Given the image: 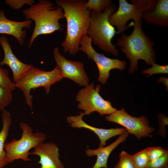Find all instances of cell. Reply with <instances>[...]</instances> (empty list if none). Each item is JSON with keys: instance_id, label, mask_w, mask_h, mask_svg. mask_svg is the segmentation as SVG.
Masks as SVG:
<instances>
[{"instance_id": "e0dca14e", "label": "cell", "mask_w": 168, "mask_h": 168, "mask_svg": "<svg viewBox=\"0 0 168 168\" xmlns=\"http://www.w3.org/2000/svg\"><path fill=\"white\" fill-rule=\"evenodd\" d=\"M142 18L149 24L168 27V0H158L154 8L143 13Z\"/></svg>"}, {"instance_id": "f1b7e54d", "label": "cell", "mask_w": 168, "mask_h": 168, "mask_svg": "<svg viewBox=\"0 0 168 168\" xmlns=\"http://www.w3.org/2000/svg\"><path fill=\"white\" fill-rule=\"evenodd\" d=\"M159 129L158 133L161 136L164 137L166 134L165 126L168 125V118L162 114L158 115Z\"/></svg>"}, {"instance_id": "484cf974", "label": "cell", "mask_w": 168, "mask_h": 168, "mask_svg": "<svg viewBox=\"0 0 168 168\" xmlns=\"http://www.w3.org/2000/svg\"><path fill=\"white\" fill-rule=\"evenodd\" d=\"M158 1V0H130L131 3H136L139 5L143 10L144 12L153 10L154 8Z\"/></svg>"}, {"instance_id": "f546056e", "label": "cell", "mask_w": 168, "mask_h": 168, "mask_svg": "<svg viewBox=\"0 0 168 168\" xmlns=\"http://www.w3.org/2000/svg\"><path fill=\"white\" fill-rule=\"evenodd\" d=\"M157 82H162L163 83L166 87V90L168 91V78L165 77H160L157 80Z\"/></svg>"}, {"instance_id": "ac0fdd59", "label": "cell", "mask_w": 168, "mask_h": 168, "mask_svg": "<svg viewBox=\"0 0 168 168\" xmlns=\"http://www.w3.org/2000/svg\"><path fill=\"white\" fill-rule=\"evenodd\" d=\"M2 127L0 132V168H3L8 164L4 146L9 135L12 119L10 113L5 109L2 111Z\"/></svg>"}, {"instance_id": "cb8c5ba5", "label": "cell", "mask_w": 168, "mask_h": 168, "mask_svg": "<svg viewBox=\"0 0 168 168\" xmlns=\"http://www.w3.org/2000/svg\"><path fill=\"white\" fill-rule=\"evenodd\" d=\"M152 67L144 69L142 71V73L143 74H147V77L153 74L168 73V65H160L156 64L155 63L152 64Z\"/></svg>"}, {"instance_id": "603a6c76", "label": "cell", "mask_w": 168, "mask_h": 168, "mask_svg": "<svg viewBox=\"0 0 168 168\" xmlns=\"http://www.w3.org/2000/svg\"><path fill=\"white\" fill-rule=\"evenodd\" d=\"M0 86L12 91L16 88L15 83L12 82L8 76V71L0 66Z\"/></svg>"}, {"instance_id": "8992f818", "label": "cell", "mask_w": 168, "mask_h": 168, "mask_svg": "<svg viewBox=\"0 0 168 168\" xmlns=\"http://www.w3.org/2000/svg\"><path fill=\"white\" fill-rule=\"evenodd\" d=\"M19 124L22 130L21 138L18 140L13 139L10 142L5 143L4 146L8 164L19 159L25 161H31L28 156L30 150L43 142L46 138V135L42 132L33 133L28 124L21 122Z\"/></svg>"}, {"instance_id": "9a60e30c", "label": "cell", "mask_w": 168, "mask_h": 168, "mask_svg": "<svg viewBox=\"0 0 168 168\" xmlns=\"http://www.w3.org/2000/svg\"><path fill=\"white\" fill-rule=\"evenodd\" d=\"M31 24V20H26L22 21L10 20L6 17L3 10H0V34L14 37L21 45L24 44L27 34L25 29H30Z\"/></svg>"}, {"instance_id": "7402d4cb", "label": "cell", "mask_w": 168, "mask_h": 168, "mask_svg": "<svg viewBox=\"0 0 168 168\" xmlns=\"http://www.w3.org/2000/svg\"><path fill=\"white\" fill-rule=\"evenodd\" d=\"M12 91L0 86V111L5 110L12 100Z\"/></svg>"}, {"instance_id": "52a82bcc", "label": "cell", "mask_w": 168, "mask_h": 168, "mask_svg": "<svg viewBox=\"0 0 168 168\" xmlns=\"http://www.w3.org/2000/svg\"><path fill=\"white\" fill-rule=\"evenodd\" d=\"M100 84L94 88L93 82L80 90L76 96V100L78 102L77 107L83 110L85 114L89 115L96 111L101 115H110L117 110L108 100H105L100 96Z\"/></svg>"}, {"instance_id": "6da1fadb", "label": "cell", "mask_w": 168, "mask_h": 168, "mask_svg": "<svg viewBox=\"0 0 168 168\" xmlns=\"http://www.w3.org/2000/svg\"><path fill=\"white\" fill-rule=\"evenodd\" d=\"M85 0H57L58 6L63 9L67 21L64 40L61 44L63 51L75 55L79 51L82 37L87 34L90 12L86 6Z\"/></svg>"}, {"instance_id": "83f0119b", "label": "cell", "mask_w": 168, "mask_h": 168, "mask_svg": "<svg viewBox=\"0 0 168 168\" xmlns=\"http://www.w3.org/2000/svg\"><path fill=\"white\" fill-rule=\"evenodd\" d=\"M167 153L168 149L165 150L160 147H150L149 154L150 161L160 158Z\"/></svg>"}, {"instance_id": "44dd1931", "label": "cell", "mask_w": 168, "mask_h": 168, "mask_svg": "<svg viewBox=\"0 0 168 168\" xmlns=\"http://www.w3.org/2000/svg\"><path fill=\"white\" fill-rule=\"evenodd\" d=\"M119 157V161L114 168H138L133 161L132 155L122 151Z\"/></svg>"}, {"instance_id": "5b68a950", "label": "cell", "mask_w": 168, "mask_h": 168, "mask_svg": "<svg viewBox=\"0 0 168 168\" xmlns=\"http://www.w3.org/2000/svg\"><path fill=\"white\" fill-rule=\"evenodd\" d=\"M62 79L56 66L51 71H46L33 66L15 84L16 88L23 92L26 103L32 111L33 96L30 94V90L43 87L49 94L51 85Z\"/></svg>"}, {"instance_id": "3957f363", "label": "cell", "mask_w": 168, "mask_h": 168, "mask_svg": "<svg viewBox=\"0 0 168 168\" xmlns=\"http://www.w3.org/2000/svg\"><path fill=\"white\" fill-rule=\"evenodd\" d=\"M26 20H32L35 26L29 40L28 48H30L35 38L41 35L51 34L63 29L59 21L64 18L62 9L55 6L54 3L49 0H39L22 11Z\"/></svg>"}, {"instance_id": "2e32d148", "label": "cell", "mask_w": 168, "mask_h": 168, "mask_svg": "<svg viewBox=\"0 0 168 168\" xmlns=\"http://www.w3.org/2000/svg\"><path fill=\"white\" fill-rule=\"evenodd\" d=\"M128 135L127 132L120 135L115 141L106 147H99L95 149H86L85 153L87 156H97L96 162L92 168H107V162L110 154L119 145L126 140Z\"/></svg>"}, {"instance_id": "4316f807", "label": "cell", "mask_w": 168, "mask_h": 168, "mask_svg": "<svg viewBox=\"0 0 168 168\" xmlns=\"http://www.w3.org/2000/svg\"><path fill=\"white\" fill-rule=\"evenodd\" d=\"M5 3L12 8L16 10L20 9L25 5L30 6L35 3L34 0H6Z\"/></svg>"}, {"instance_id": "d4e9b609", "label": "cell", "mask_w": 168, "mask_h": 168, "mask_svg": "<svg viewBox=\"0 0 168 168\" xmlns=\"http://www.w3.org/2000/svg\"><path fill=\"white\" fill-rule=\"evenodd\" d=\"M146 168H168V153L160 158L150 161Z\"/></svg>"}, {"instance_id": "8fae6325", "label": "cell", "mask_w": 168, "mask_h": 168, "mask_svg": "<svg viewBox=\"0 0 168 168\" xmlns=\"http://www.w3.org/2000/svg\"><path fill=\"white\" fill-rule=\"evenodd\" d=\"M119 6L117 10L109 17V21L113 26L117 28L118 33L123 32L125 29L127 22L133 19L134 22L142 18L143 10L137 3H129L126 0H119Z\"/></svg>"}, {"instance_id": "30bf717a", "label": "cell", "mask_w": 168, "mask_h": 168, "mask_svg": "<svg viewBox=\"0 0 168 168\" xmlns=\"http://www.w3.org/2000/svg\"><path fill=\"white\" fill-rule=\"evenodd\" d=\"M53 54L56 66L63 78H68L80 86L85 87L88 85L89 78L82 63L67 59L61 54L57 47L54 49Z\"/></svg>"}, {"instance_id": "9c48e42d", "label": "cell", "mask_w": 168, "mask_h": 168, "mask_svg": "<svg viewBox=\"0 0 168 168\" xmlns=\"http://www.w3.org/2000/svg\"><path fill=\"white\" fill-rule=\"evenodd\" d=\"M106 120L123 126L127 132L134 135L138 139L142 137H152L155 129L150 127L145 117H136L128 114L123 108L105 117Z\"/></svg>"}, {"instance_id": "7c38bea8", "label": "cell", "mask_w": 168, "mask_h": 168, "mask_svg": "<svg viewBox=\"0 0 168 168\" xmlns=\"http://www.w3.org/2000/svg\"><path fill=\"white\" fill-rule=\"evenodd\" d=\"M0 44L4 53V57L0 62V66L6 65L10 67L13 73V82L15 83L33 66L23 63L16 57L6 36H0Z\"/></svg>"}, {"instance_id": "277c9868", "label": "cell", "mask_w": 168, "mask_h": 168, "mask_svg": "<svg viewBox=\"0 0 168 168\" xmlns=\"http://www.w3.org/2000/svg\"><path fill=\"white\" fill-rule=\"evenodd\" d=\"M116 10L115 4L112 3L102 12H90L87 32V35L95 44L100 49L114 56H118L119 50L112 44L111 40L116 33H118L110 23L109 19Z\"/></svg>"}, {"instance_id": "ffe728a7", "label": "cell", "mask_w": 168, "mask_h": 168, "mask_svg": "<svg viewBox=\"0 0 168 168\" xmlns=\"http://www.w3.org/2000/svg\"><path fill=\"white\" fill-rule=\"evenodd\" d=\"M112 3L111 0H88L86 6L90 12L101 13Z\"/></svg>"}, {"instance_id": "d6986e66", "label": "cell", "mask_w": 168, "mask_h": 168, "mask_svg": "<svg viewBox=\"0 0 168 168\" xmlns=\"http://www.w3.org/2000/svg\"><path fill=\"white\" fill-rule=\"evenodd\" d=\"M150 147L132 155L133 161L138 168H146L150 161Z\"/></svg>"}, {"instance_id": "ba28073f", "label": "cell", "mask_w": 168, "mask_h": 168, "mask_svg": "<svg viewBox=\"0 0 168 168\" xmlns=\"http://www.w3.org/2000/svg\"><path fill=\"white\" fill-rule=\"evenodd\" d=\"M92 40L87 34L82 38L79 50L85 53L89 59L96 63L99 72L97 81L102 84H105L110 75V70L118 69L123 70L125 69L126 62L118 58H111L105 56L103 53H97L93 48Z\"/></svg>"}, {"instance_id": "5bb4252c", "label": "cell", "mask_w": 168, "mask_h": 168, "mask_svg": "<svg viewBox=\"0 0 168 168\" xmlns=\"http://www.w3.org/2000/svg\"><path fill=\"white\" fill-rule=\"evenodd\" d=\"M84 114V113H81L78 115L68 116L66 118L67 121L69 126L72 127L79 128H83L93 132L100 140L99 147H104L106 145V142L110 138L117 135H120L127 132L124 128L106 129L91 126L83 120L82 117Z\"/></svg>"}, {"instance_id": "7a4b0ae2", "label": "cell", "mask_w": 168, "mask_h": 168, "mask_svg": "<svg viewBox=\"0 0 168 168\" xmlns=\"http://www.w3.org/2000/svg\"><path fill=\"white\" fill-rule=\"evenodd\" d=\"M142 23V19L134 22L132 33L128 35L121 33L114 44L120 47L130 61L128 71L131 73L138 69L139 59L149 65L155 63L156 54L153 48L155 42L143 31Z\"/></svg>"}, {"instance_id": "4fadbf2b", "label": "cell", "mask_w": 168, "mask_h": 168, "mask_svg": "<svg viewBox=\"0 0 168 168\" xmlns=\"http://www.w3.org/2000/svg\"><path fill=\"white\" fill-rule=\"evenodd\" d=\"M30 154L38 156L40 160L37 163L40 168H65L60 160L59 148L57 145L50 142L40 143L36 146Z\"/></svg>"}]
</instances>
